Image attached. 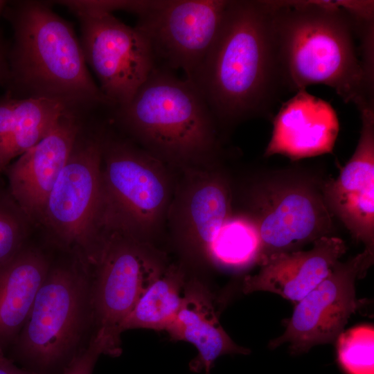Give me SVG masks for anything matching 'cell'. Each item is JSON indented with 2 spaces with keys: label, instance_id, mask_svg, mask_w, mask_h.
Masks as SVG:
<instances>
[{
  "label": "cell",
  "instance_id": "1",
  "mask_svg": "<svg viewBox=\"0 0 374 374\" xmlns=\"http://www.w3.org/2000/svg\"><path fill=\"white\" fill-rule=\"evenodd\" d=\"M271 1V0H270ZM277 60L285 89H333L359 111L374 107V74L359 58L356 0L271 1Z\"/></svg>",
  "mask_w": 374,
  "mask_h": 374
},
{
  "label": "cell",
  "instance_id": "2",
  "mask_svg": "<svg viewBox=\"0 0 374 374\" xmlns=\"http://www.w3.org/2000/svg\"><path fill=\"white\" fill-rule=\"evenodd\" d=\"M270 0H229L204 62L193 79L217 125L271 116L285 89Z\"/></svg>",
  "mask_w": 374,
  "mask_h": 374
},
{
  "label": "cell",
  "instance_id": "3",
  "mask_svg": "<svg viewBox=\"0 0 374 374\" xmlns=\"http://www.w3.org/2000/svg\"><path fill=\"white\" fill-rule=\"evenodd\" d=\"M13 29L8 90L20 98L42 97L77 109L108 105L88 70L72 24L49 3L20 1L4 8Z\"/></svg>",
  "mask_w": 374,
  "mask_h": 374
},
{
  "label": "cell",
  "instance_id": "4",
  "mask_svg": "<svg viewBox=\"0 0 374 374\" xmlns=\"http://www.w3.org/2000/svg\"><path fill=\"white\" fill-rule=\"evenodd\" d=\"M115 116L133 142L175 170L218 162L217 123L194 84L173 71L155 66Z\"/></svg>",
  "mask_w": 374,
  "mask_h": 374
},
{
  "label": "cell",
  "instance_id": "5",
  "mask_svg": "<svg viewBox=\"0 0 374 374\" xmlns=\"http://www.w3.org/2000/svg\"><path fill=\"white\" fill-rule=\"evenodd\" d=\"M134 142L103 133L100 228L153 244L166 229L176 178Z\"/></svg>",
  "mask_w": 374,
  "mask_h": 374
},
{
  "label": "cell",
  "instance_id": "6",
  "mask_svg": "<svg viewBox=\"0 0 374 374\" xmlns=\"http://www.w3.org/2000/svg\"><path fill=\"white\" fill-rule=\"evenodd\" d=\"M91 273L81 260L51 267L12 348L11 358L39 374H61L87 345L93 324Z\"/></svg>",
  "mask_w": 374,
  "mask_h": 374
},
{
  "label": "cell",
  "instance_id": "7",
  "mask_svg": "<svg viewBox=\"0 0 374 374\" xmlns=\"http://www.w3.org/2000/svg\"><path fill=\"white\" fill-rule=\"evenodd\" d=\"M90 266L93 267L90 287L93 334L101 339L105 355L118 357L123 321L166 265L154 244L105 231Z\"/></svg>",
  "mask_w": 374,
  "mask_h": 374
},
{
  "label": "cell",
  "instance_id": "8",
  "mask_svg": "<svg viewBox=\"0 0 374 374\" xmlns=\"http://www.w3.org/2000/svg\"><path fill=\"white\" fill-rule=\"evenodd\" d=\"M249 214L260 240L257 264L270 256L290 252L330 235L332 215L321 185L311 179L276 175L253 186Z\"/></svg>",
  "mask_w": 374,
  "mask_h": 374
},
{
  "label": "cell",
  "instance_id": "9",
  "mask_svg": "<svg viewBox=\"0 0 374 374\" xmlns=\"http://www.w3.org/2000/svg\"><path fill=\"white\" fill-rule=\"evenodd\" d=\"M103 133L76 141L46 199L41 220L89 266L99 244Z\"/></svg>",
  "mask_w": 374,
  "mask_h": 374
},
{
  "label": "cell",
  "instance_id": "10",
  "mask_svg": "<svg viewBox=\"0 0 374 374\" xmlns=\"http://www.w3.org/2000/svg\"><path fill=\"white\" fill-rule=\"evenodd\" d=\"M229 0H157L134 26L146 39L156 66L192 82L220 28Z\"/></svg>",
  "mask_w": 374,
  "mask_h": 374
},
{
  "label": "cell",
  "instance_id": "11",
  "mask_svg": "<svg viewBox=\"0 0 374 374\" xmlns=\"http://www.w3.org/2000/svg\"><path fill=\"white\" fill-rule=\"evenodd\" d=\"M84 58L109 105L127 104L156 66L146 39L112 14L78 17Z\"/></svg>",
  "mask_w": 374,
  "mask_h": 374
},
{
  "label": "cell",
  "instance_id": "12",
  "mask_svg": "<svg viewBox=\"0 0 374 374\" xmlns=\"http://www.w3.org/2000/svg\"><path fill=\"white\" fill-rule=\"evenodd\" d=\"M166 221L181 250L210 262L212 245L231 215V188L218 163L178 170Z\"/></svg>",
  "mask_w": 374,
  "mask_h": 374
},
{
  "label": "cell",
  "instance_id": "13",
  "mask_svg": "<svg viewBox=\"0 0 374 374\" xmlns=\"http://www.w3.org/2000/svg\"><path fill=\"white\" fill-rule=\"evenodd\" d=\"M373 256L374 253L364 249L344 262L338 261L296 304L284 333L269 343V348L287 343L292 354H301L314 346L335 342L360 305L355 280L366 276Z\"/></svg>",
  "mask_w": 374,
  "mask_h": 374
},
{
  "label": "cell",
  "instance_id": "14",
  "mask_svg": "<svg viewBox=\"0 0 374 374\" xmlns=\"http://www.w3.org/2000/svg\"><path fill=\"white\" fill-rule=\"evenodd\" d=\"M361 130L355 152L336 179L321 184L328 208L352 237L374 253V107L359 111Z\"/></svg>",
  "mask_w": 374,
  "mask_h": 374
},
{
  "label": "cell",
  "instance_id": "15",
  "mask_svg": "<svg viewBox=\"0 0 374 374\" xmlns=\"http://www.w3.org/2000/svg\"><path fill=\"white\" fill-rule=\"evenodd\" d=\"M80 134L75 113L68 112L46 136L6 168L10 195L28 220H41Z\"/></svg>",
  "mask_w": 374,
  "mask_h": 374
},
{
  "label": "cell",
  "instance_id": "16",
  "mask_svg": "<svg viewBox=\"0 0 374 374\" xmlns=\"http://www.w3.org/2000/svg\"><path fill=\"white\" fill-rule=\"evenodd\" d=\"M339 130L337 115L328 102L299 91L274 117L264 156L281 154L299 160L332 153Z\"/></svg>",
  "mask_w": 374,
  "mask_h": 374
},
{
  "label": "cell",
  "instance_id": "17",
  "mask_svg": "<svg viewBox=\"0 0 374 374\" xmlns=\"http://www.w3.org/2000/svg\"><path fill=\"white\" fill-rule=\"evenodd\" d=\"M346 249L343 240L328 235L308 251L271 255L257 274L244 279L243 292H269L297 303L328 275Z\"/></svg>",
  "mask_w": 374,
  "mask_h": 374
},
{
  "label": "cell",
  "instance_id": "18",
  "mask_svg": "<svg viewBox=\"0 0 374 374\" xmlns=\"http://www.w3.org/2000/svg\"><path fill=\"white\" fill-rule=\"evenodd\" d=\"M166 332L175 341L193 344L197 356L190 369L209 373L215 361L226 354L247 355L250 350L237 345L220 324L208 290L197 279L186 283L181 308Z\"/></svg>",
  "mask_w": 374,
  "mask_h": 374
},
{
  "label": "cell",
  "instance_id": "19",
  "mask_svg": "<svg viewBox=\"0 0 374 374\" xmlns=\"http://www.w3.org/2000/svg\"><path fill=\"white\" fill-rule=\"evenodd\" d=\"M69 110L46 98H20L7 91L0 97V175L12 160L35 145Z\"/></svg>",
  "mask_w": 374,
  "mask_h": 374
},
{
  "label": "cell",
  "instance_id": "20",
  "mask_svg": "<svg viewBox=\"0 0 374 374\" xmlns=\"http://www.w3.org/2000/svg\"><path fill=\"white\" fill-rule=\"evenodd\" d=\"M51 267L35 249L23 247L0 266V348L16 339Z\"/></svg>",
  "mask_w": 374,
  "mask_h": 374
},
{
  "label": "cell",
  "instance_id": "21",
  "mask_svg": "<svg viewBox=\"0 0 374 374\" xmlns=\"http://www.w3.org/2000/svg\"><path fill=\"white\" fill-rule=\"evenodd\" d=\"M186 283L182 265L166 266L144 290L123 321L122 332L134 328L166 331L181 308Z\"/></svg>",
  "mask_w": 374,
  "mask_h": 374
},
{
  "label": "cell",
  "instance_id": "22",
  "mask_svg": "<svg viewBox=\"0 0 374 374\" xmlns=\"http://www.w3.org/2000/svg\"><path fill=\"white\" fill-rule=\"evenodd\" d=\"M260 251L257 228L248 216L231 217L222 228L210 254V262L229 268L256 263Z\"/></svg>",
  "mask_w": 374,
  "mask_h": 374
},
{
  "label": "cell",
  "instance_id": "23",
  "mask_svg": "<svg viewBox=\"0 0 374 374\" xmlns=\"http://www.w3.org/2000/svg\"><path fill=\"white\" fill-rule=\"evenodd\" d=\"M337 360L347 374H374V330L362 325L343 331L337 338Z\"/></svg>",
  "mask_w": 374,
  "mask_h": 374
},
{
  "label": "cell",
  "instance_id": "24",
  "mask_svg": "<svg viewBox=\"0 0 374 374\" xmlns=\"http://www.w3.org/2000/svg\"><path fill=\"white\" fill-rule=\"evenodd\" d=\"M26 220L11 195L0 192V266L24 247Z\"/></svg>",
  "mask_w": 374,
  "mask_h": 374
},
{
  "label": "cell",
  "instance_id": "25",
  "mask_svg": "<svg viewBox=\"0 0 374 374\" xmlns=\"http://www.w3.org/2000/svg\"><path fill=\"white\" fill-rule=\"evenodd\" d=\"M156 0H67L57 1L72 11L77 17L112 14L114 11L123 10L138 17L150 10Z\"/></svg>",
  "mask_w": 374,
  "mask_h": 374
},
{
  "label": "cell",
  "instance_id": "26",
  "mask_svg": "<svg viewBox=\"0 0 374 374\" xmlns=\"http://www.w3.org/2000/svg\"><path fill=\"white\" fill-rule=\"evenodd\" d=\"M105 354V348L101 340L92 335L87 345L61 374H92L98 357Z\"/></svg>",
  "mask_w": 374,
  "mask_h": 374
},
{
  "label": "cell",
  "instance_id": "27",
  "mask_svg": "<svg viewBox=\"0 0 374 374\" xmlns=\"http://www.w3.org/2000/svg\"><path fill=\"white\" fill-rule=\"evenodd\" d=\"M9 49L10 46L0 31V84H8L9 80Z\"/></svg>",
  "mask_w": 374,
  "mask_h": 374
},
{
  "label": "cell",
  "instance_id": "28",
  "mask_svg": "<svg viewBox=\"0 0 374 374\" xmlns=\"http://www.w3.org/2000/svg\"><path fill=\"white\" fill-rule=\"evenodd\" d=\"M0 374H39L25 368H19L8 358L0 348Z\"/></svg>",
  "mask_w": 374,
  "mask_h": 374
},
{
  "label": "cell",
  "instance_id": "29",
  "mask_svg": "<svg viewBox=\"0 0 374 374\" xmlns=\"http://www.w3.org/2000/svg\"><path fill=\"white\" fill-rule=\"evenodd\" d=\"M6 5H7V2L6 1L0 0V14L4 10V8Z\"/></svg>",
  "mask_w": 374,
  "mask_h": 374
},
{
  "label": "cell",
  "instance_id": "30",
  "mask_svg": "<svg viewBox=\"0 0 374 374\" xmlns=\"http://www.w3.org/2000/svg\"><path fill=\"white\" fill-rule=\"evenodd\" d=\"M205 374H209V373H206Z\"/></svg>",
  "mask_w": 374,
  "mask_h": 374
}]
</instances>
